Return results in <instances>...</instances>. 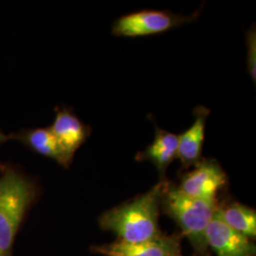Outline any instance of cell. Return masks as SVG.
Instances as JSON below:
<instances>
[{
	"instance_id": "14",
	"label": "cell",
	"mask_w": 256,
	"mask_h": 256,
	"mask_svg": "<svg viewBox=\"0 0 256 256\" xmlns=\"http://www.w3.org/2000/svg\"><path fill=\"white\" fill-rule=\"evenodd\" d=\"M10 140H12V135H6L5 133H3L1 130H0V146L9 142Z\"/></svg>"
},
{
	"instance_id": "7",
	"label": "cell",
	"mask_w": 256,
	"mask_h": 256,
	"mask_svg": "<svg viewBox=\"0 0 256 256\" xmlns=\"http://www.w3.org/2000/svg\"><path fill=\"white\" fill-rule=\"evenodd\" d=\"M50 128L68 167L76 151L90 135V128L68 110H57L54 122Z\"/></svg>"
},
{
	"instance_id": "12",
	"label": "cell",
	"mask_w": 256,
	"mask_h": 256,
	"mask_svg": "<svg viewBox=\"0 0 256 256\" xmlns=\"http://www.w3.org/2000/svg\"><path fill=\"white\" fill-rule=\"evenodd\" d=\"M216 212L232 229L247 238H256V212L254 209L234 202L224 208H218Z\"/></svg>"
},
{
	"instance_id": "11",
	"label": "cell",
	"mask_w": 256,
	"mask_h": 256,
	"mask_svg": "<svg viewBox=\"0 0 256 256\" xmlns=\"http://www.w3.org/2000/svg\"><path fill=\"white\" fill-rule=\"evenodd\" d=\"M12 140H18L37 154L52 158L57 164L68 168L50 128H36L22 131L12 135Z\"/></svg>"
},
{
	"instance_id": "15",
	"label": "cell",
	"mask_w": 256,
	"mask_h": 256,
	"mask_svg": "<svg viewBox=\"0 0 256 256\" xmlns=\"http://www.w3.org/2000/svg\"></svg>"
},
{
	"instance_id": "13",
	"label": "cell",
	"mask_w": 256,
	"mask_h": 256,
	"mask_svg": "<svg viewBox=\"0 0 256 256\" xmlns=\"http://www.w3.org/2000/svg\"><path fill=\"white\" fill-rule=\"evenodd\" d=\"M248 70L254 82L256 79V28H252L247 34Z\"/></svg>"
},
{
	"instance_id": "8",
	"label": "cell",
	"mask_w": 256,
	"mask_h": 256,
	"mask_svg": "<svg viewBox=\"0 0 256 256\" xmlns=\"http://www.w3.org/2000/svg\"><path fill=\"white\" fill-rule=\"evenodd\" d=\"M92 250L104 256H180L178 238L162 234L140 243H126L118 240L94 247Z\"/></svg>"
},
{
	"instance_id": "1",
	"label": "cell",
	"mask_w": 256,
	"mask_h": 256,
	"mask_svg": "<svg viewBox=\"0 0 256 256\" xmlns=\"http://www.w3.org/2000/svg\"><path fill=\"white\" fill-rule=\"evenodd\" d=\"M166 183L160 182L132 202L106 212L100 218L102 228L114 232L119 241L140 243L158 238V210Z\"/></svg>"
},
{
	"instance_id": "3",
	"label": "cell",
	"mask_w": 256,
	"mask_h": 256,
	"mask_svg": "<svg viewBox=\"0 0 256 256\" xmlns=\"http://www.w3.org/2000/svg\"><path fill=\"white\" fill-rule=\"evenodd\" d=\"M160 202L166 214L178 224L194 248L203 250L207 247L206 230L218 209L216 202L192 198L178 187L166 184Z\"/></svg>"
},
{
	"instance_id": "10",
	"label": "cell",
	"mask_w": 256,
	"mask_h": 256,
	"mask_svg": "<svg viewBox=\"0 0 256 256\" xmlns=\"http://www.w3.org/2000/svg\"><path fill=\"white\" fill-rule=\"evenodd\" d=\"M178 136L156 126L155 138L146 149L138 155L140 160H149L164 174L168 166L178 158Z\"/></svg>"
},
{
	"instance_id": "9",
	"label": "cell",
	"mask_w": 256,
	"mask_h": 256,
	"mask_svg": "<svg viewBox=\"0 0 256 256\" xmlns=\"http://www.w3.org/2000/svg\"><path fill=\"white\" fill-rule=\"evenodd\" d=\"M210 110L198 106L194 111V120L192 126L178 135V158L184 167L196 165L202 160V149L205 138L206 122Z\"/></svg>"
},
{
	"instance_id": "2",
	"label": "cell",
	"mask_w": 256,
	"mask_h": 256,
	"mask_svg": "<svg viewBox=\"0 0 256 256\" xmlns=\"http://www.w3.org/2000/svg\"><path fill=\"white\" fill-rule=\"evenodd\" d=\"M34 194V185L18 171L6 169L0 176V256H12L19 227Z\"/></svg>"
},
{
	"instance_id": "6",
	"label": "cell",
	"mask_w": 256,
	"mask_h": 256,
	"mask_svg": "<svg viewBox=\"0 0 256 256\" xmlns=\"http://www.w3.org/2000/svg\"><path fill=\"white\" fill-rule=\"evenodd\" d=\"M205 239L216 256H252L256 252L250 238L229 227L216 210L206 230Z\"/></svg>"
},
{
	"instance_id": "5",
	"label": "cell",
	"mask_w": 256,
	"mask_h": 256,
	"mask_svg": "<svg viewBox=\"0 0 256 256\" xmlns=\"http://www.w3.org/2000/svg\"><path fill=\"white\" fill-rule=\"evenodd\" d=\"M227 183V176L214 160H204L184 174L178 189L196 198L216 202V198Z\"/></svg>"
},
{
	"instance_id": "4",
	"label": "cell",
	"mask_w": 256,
	"mask_h": 256,
	"mask_svg": "<svg viewBox=\"0 0 256 256\" xmlns=\"http://www.w3.org/2000/svg\"><path fill=\"white\" fill-rule=\"evenodd\" d=\"M194 18L196 14L185 16L164 10H138L117 19L112 26V32L122 37L153 36L180 27Z\"/></svg>"
}]
</instances>
